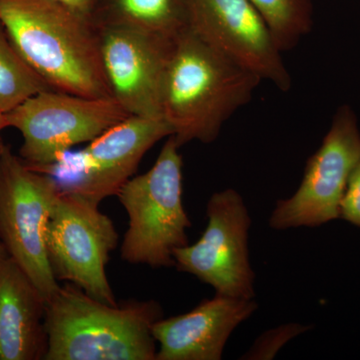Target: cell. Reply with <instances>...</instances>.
I'll use <instances>...</instances> for the list:
<instances>
[{"label": "cell", "mask_w": 360, "mask_h": 360, "mask_svg": "<svg viewBox=\"0 0 360 360\" xmlns=\"http://www.w3.org/2000/svg\"><path fill=\"white\" fill-rule=\"evenodd\" d=\"M262 82L187 28L168 58L161 117L180 148L191 141L212 143Z\"/></svg>", "instance_id": "cell-1"}, {"label": "cell", "mask_w": 360, "mask_h": 360, "mask_svg": "<svg viewBox=\"0 0 360 360\" xmlns=\"http://www.w3.org/2000/svg\"><path fill=\"white\" fill-rule=\"evenodd\" d=\"M60 189L51 175L37 172L9 146L0 149V243L30 277L45 302L60 285L45 248V231Z\"/></svg>", "instance_id": "cell-5"}, {"label": "cell", "mask_w": 360, "mask_h": 360, "mask_svg": "<svg viewBox=\"0 0 360 360\" xmlns=\"http://www.w3.org/2000/svg\"><path fill=\"white\" fill-rule=\"evenodd\" d=\"M8 127V123H7L6 113H4V111L0 110V149H1L2 146V141H1V132L2 130Z\"/></svg>", "instance_id": "cell-21"}, {"label": "cell", "mask_w": 360, "mask_h": 360, "mask_svg": "<svg viewBox=\"0 0 360 360\" xmlns=\"http://www.w3.org/2000/svg\"><path fill=\"white\" fill-rule=\"evenodd\" d=\"M188 28L208 45L281 91L291 77L274 35L248 0H184Z\"/></svg>", "instance_id": "cell-11"}, {"label": "cell", "mask_w": 360, "mask_h": 360, "mask_svg": "<svg viewBox=\"0 0 360 360\" xmlns=\"http://www.w3.org/2000/svg\"><path fill=\"white\" fill-rule=\"evenodd\" d=\"M98 206L60 191L47 222L45 248L58 281L75 284L99 302L115 305L106 264L117 246L118 234L112 220Z\"/></svg>", "instance_id": "cell-7"}, {"label": "cell", "mask_w": 360, "mask_h": 360, "mask_svg": "<svg viewBox=\"0 0 360 360\" xmlns=\"http://www.w3.org/2000/svg\"><path fill=\"white\" fill-rule=\"evenodd\" d=\"M97 28L111 96L130 116L162 120L163 79L174 40L115 26Z\"/></svg>", "instance_id": "cell-12"}, {"label": "cell", "mask_w": 360, "mask_h": 360, "mask_svg": "<svg viewBox=\"0 0 360 360\" xmlns=\"http://www.w3.org/2000/svg\"><path fill=\"white\" fill-rule=\"evenodd\" d=\"M359 158V120L350 106H340L321 146L307 160L297 191L272 210L270 227H319L340 219L341 201Z\"/></svg>", "instance_id": "cell-9"}, {"label": "cell", "mask_w": 360, "mask_h": 360, "mask_svg": "<svg viewBox=\"0 0 360 360\" xmlns=\"http://www.w3.org/2000/svg\"><path fill=\"white\" fill-rule=\"evenodd\" d=\"M45 302L11 257L0 260V360H41L47 352Z\"/></svg>", "instance_id": "cell-14"}, {"label": "cell", "mask_w": 360, "mask_h": 360, "mask_svg": "<svg viewBox=\"0 0 360 360\" xmlns=\"http://www.w3.org/2000/svg\"><path fill=\"white\" fill-rule=\"evenodd\" d=\"M112 96L86 97L49 89L6 113L22 135L20 158L32 169L53 165L70 149L89 143L129 117Z\"/></svg>", "instance_id": "cell-6"}, {"label": "cell", "mask_w": 360, "mask_h": 360, "mask_svg": "<svg viewBox=\"0 0 360 360\" xmlns=\"http://www.w3.org/2000/svg\"><path fill=\"white\" fill-rule=\"evenodd\" d=\"M310 326L290 323L266 331L255 340L245 359H271L288 341L305 333Z\"/></svg>", "instance_id": "cell-18"}, {"label": "cell", "mask_w": 360, "mask_h": 360, "mask_svg": "<svg viewBox=\"0 0 360 360\" xmlns=\"http://www.w3.org/2000/svg\"><path fill=\"white\" fill-rule=\"evenodd\" d=\"M49 89H52L20 56L0 22V110L8 113Z\"/></svg>", "instance_id": "cell-16"}, {"label": "cell", "mask_w": 360, "mask_h": 360, "mask_svg": "<svg viewBox=\"0 0 360 360\" xmlns=\"http://www.w3.org/2000/svg\"><path fill=\"white\" fill-rule=\"evenodd\" d=\"M97 27L115 26L175 40L188 28L184 0H97Z\"/></svg>", "instance_id": "cell-15"}, {"label": "cell", "mask_w": 360, "mask_h": 360, "mask_svg": "<svg viewBox=\"0 0 360 360\" xmlns=\"http://www.w3.org/2000/svg\"><path fill=\"white\" fill-rule=\"evenodd\" d=\"M206 215L200 240L175 250V266L212 286L215 295L255 300L248 245L251 217L243 196L232 188L213 193Z\"/></svg>", "instance_id": "cell-10"}, {"label": "cell", "mask_w": 360, "mask_h": 360, "mask_svg": "<svg viewBox=\"0 0 360 360\" xmlns=\"http://www.w3.org/2000/svg\"><path fill=\"white\" fill-rule=\"evenodd\" d=\"M162 317L155 300L108 304L68 283L45 307L44 360H155L153 326Z\"/></svg>", "instance_id": "cell-3"}, {"label": "cell", "mask_w": 360, "mask_h": 360, "mask_svg": "<svg viewBox=\"0 0 360 360\" xmlns=\"http://www.w3.org/2000/svg\"><path fill=\"white\" fill-rule=\"evenodd\" d=\"M179 148L174 137H167L153 167L131 177L116 195L129 217L120 250L129 264L175 266V250L189 245L191 222L182 202Z\"/></svg>", "instance_id": "cell-4"}, {"label": "cell", "mask_w": 360, "mask_h": 360, "mask_svg": "<svg viewBox=\"0 0 360 360\" xmlns=\"http://www.w3.org/2000/svg\"><path fill=\"white\" fill-rule=\"evenodd\" d=\"M274 35L281 52L295 49L314 25L312 0H248Z\"/></svg>", "instance_id": "cell-17"}, {"label": "cell", "mask_w": 360, "mask_h": 360, "mask_svg": "<svg viewBox=\"0 0 360 360\" xmlns=\"http://www.w3.org/2000/svg\"><path fill=\"white\" fill-rule=\"evenodd\" d=\"M0 22L14 47L52 89L111 96L92 18L59 0H0Z\"/></svg>", "instance_id": "cell-2"}, {"label": "cell", "mask_w": 360, "mask_h": 360, "mask_svg": "<svg viewBox=\"0 0 360 360\" xmlns=\"http://www.w3.org/2000/svg\"><path fill=\"white\" fill-rule=\"evenodd\" d=\"M340 219L360 229V158L341 201Z\"/></svg>", "instance_id": "cell-19"}, {"label": "cell", "mask_w": 360, "mask_h": 360, "mask_svg": "<svg viewBox=\"0 0 360 360\" xmlns=\"http://www.w3.org/2000/svg\"><path fill=\"white\" fill-rule=\"evenodd\" d=\"M8 257L6 250H4V245L0 243V260L4 259V258Z\"/></svg>", "instance_id": "cell-22"}, {"label": "cell", "mask_w": 360, "mask_h": 360, "mask_svg": "<svg viewBox=\"0 0 360 360\" xmlns=\"http://www.w3.org/2000/svg\"><path fill=\"white\" fill-rule=\"evenodd\" d=\"M169 136L172 130L165 120L129 116L82 150L68 151L53 165L37 172L53 177L63 193L99 205L117 195L149 149Z\"/></svg>", "instance_id": "cell-8"}, {"label": "cell", "mask_w": 360, "mask_h": 360, "mask_svg": "<svg viewBox=\"0 0 360 360\" xmlns=\"http://www.w3.org/2000/svg\"><path fill=\"white\" fill-rule=\"evenodd\" d=\"M59 1L91 18L97 0H59Z\"/></svg>", "instance_id": "cell-20"}, {"label": "cell", "mask_w": 360, "mask_h": 360, "mask_svg": "<svg viewBox=\"0 0 360 360\" xmlns=\"http://www.w3.org/2000/svg\"><path fill=\"white\" fill-rule=\"evenodd\" d=\"M257 309L253 300L215 295L187 314L160 319L153 326L156 360H219L229 336Z\"/></svg>", "instance_id": "cell-13"}]
</instances>
